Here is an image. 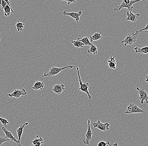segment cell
<instances>
[{
	"mask_svg": "<svg viewBox=\"0 0 148 146\" xmlns=\"http://www.w3.org/2000/svg\"><path fill=\"white\" fill-rule=\"evenodd\" d=\"M7 141L13 142L12 140L7 138L5 137L0 136V146L2 145L5 142H7Z\"/></svg>",
	"mask_w": 148,
	"mask_h": 146,
	"instance_id": "25",
	"label": "cell"
},
{
	"mask_svg": "<svg viewBox=\"0 0 148 146\" xmlns=\"http://www.w3.org/2000/svg\"><path fill=\"white\" fill-rule=\"evenodd\" d=\"M114 146H117L118 145V144H116V143H114V144H113Z\"/></svg>",
	"mask_w": 148,
	"mask_h": 146,
	"instance_id": "33",
	"label": "cell"
},
{
	"mask_svg": "<svg viewBox=\"0 0 148 146\" xmlns=\"http://www.w3.org/2000/svg\"><path fill=\"white\" fill-rule=\"evenodd\" d=\"M101 33H98L96 32L93 34L92 36H90V42H92L93 41H97L102 38Z\"/></svg>",
	"mask_w": 148,
	"mask_h": 146,
	"instance_id": "18",
	"label": "cell"
},
{
	"mask_svg": "<svg viewBox=\"0 0 148 146\" xmlns=\"http://www.w3.org/2000/svg\"><path fill=\"white\" fill-rule=\"evenodd\" d=\"M0 122L3 125L4 127H6V125L9 124V122L6 119L1 118V117H0Z\"/></svg>",
	"mask_w": 148,
	"mask_h": 146,
	"instance_id": "26",
	"label": "cell"
},
{
	"mask_svg": "<svg viewBox=\"0 0 148 146\" xmlns=\"http://www.w3.org/2000/svg\"><path fill=\"white\" fill-rule=\"evenodd\" d=\"M138 33H132V34H128L123 40L121 41V43H124L125 47L127 45H132L136 42L138 37Z\"/></svg>",
	"mask_w": 148,
	"mask_h": 146,
	"instance_id": "3",
	"label": "cell"
},
{
	"mask_svg": "<svg viewBox=\"0 0 148 146\" xmlns=\"http://www.w3.org/2000/svg\"><path fill=\"white\" fill-rule=\"evenodd\" d=\"M134 50L136 53L141 54H147L148 53V47H142L139 46L134 48Z\"/></svg>",
	"mask_w": 148,
	"mask_h": 146,
	"instance_id": "15",
	"label": "cell"
},
{
	"mask_svg": "<svg viewBox=\"0 0 148 146\" xmlns=\"http://www.w3.org/2000/svg\"><path fill=\"white\" fill-rule=\"evenodd\" d=\"M71 42L73 43L74 47H76L77 49H79V48H84L85 47V44L83 43L81 41H79L78 40H72Z\"/></svg>",
	"mask_w": 148,
	"mask_h": 146,
	"instance_id": "21",
	"label": "cell"
},
{
	"mask_svg": "<svg viewBox=\"0 0 148 146\" xmlns=\"http://www.w3.org/2000/svg\"><path fill=\"white\" fill-rule=\"evenodd\" d=\"M1 0H0V5H1Z\"/></svg>",
	"mask_w": 148,
	"mask_h": 146,
	"instance_id": "34",
	"label": "cell"
},
{
	"mask_svg": "<svg viewBox=\"0 0 148 146\" xmlns=\"http://www.w3.org/2000/svg\"><path fill=\"white\" fill-rule=\"evenodd\" d=\"M77 71V75H78L79 82V90H81L82 92L86 93L87 94L88 98L89 99H91V96L90 94L88 91L89 87V84L88 83H84L81 80V77H80V75L79 73V68L78 67H76Z\"/></svg>",
	"mask_w": 148,
	"mask_h": 146,
	"instance_id": "2",
	"label": "cell"
},
{
	"mask_svg": "<svg viewBox=\"0 0 148 146\" xmlns=\"http://www.w3.org/2000/svg\"><path fill=\"white\" fill-rule=\"evenodd\" d=\"M79 41H81L85 44V46H90L92 44L88 39L87 37H84L83 38H78L77 39Z\"/></svg>",
	"mask_w": 148,
	"mask_h": 146,
	"instance_id": "22",
	"label": "cell"
},
{
	"mask_svg": "<svg viewBox=\"0 0 148 146\" xmlns=\"http://www.w3.org/2000/svg\"><path fill=\"white\" fill-rule=\"evenodd\" d=\"M144 31H147L148 32V23L146 25V27H145L144 28L140 29V30H137V31H136V33H138L139 34V33H142V32H143Z\"/></svg>",
	"mask_w": 148,
	"mask_h": 146,
	"instance_id": "28",
	"label": "cell"
},
{
	"mask_svg": "<svg viewBox=\"0 0 148 146\" xmlns=\"http://www.w3.org/2000/svg\"><path fill=\"white\" fill-rule=\"evenodd\" d=\"M64 85L63 84H57L53 86L52 90L56 94L60 95L63 92H65Z\"/></svg>",
	"mask_w": 148,
	"mask_h": 146,
	"instance_id": "12",
	"label": "cell"
},
{
	"mask_svg": "<svg viewBox=\"0 0 148 146\" xmlns=\"http://www.w3.org/2000/svg\"><path fill=\"white\" fill-rule=\"evenodd\" d=\"M110 145V142H105L104 141H101L98 143L97 146H106Z\"/></svg>",
	"mask_w": 148,
	"mask_h": 146,
	"instance_id": "27",
	"label": "cell"
},
{
	"mask_svg": "<svg viewBox=\"0 0 148 146\" xmlns=\"http://www.w3.org/2000/svg\"><path fill=\"white\" fill-rule=\"evenodd\" d=\"M1 129L4 132L5 134V137L12 140L13 142L14 141V142H15L17 144V145L20 146L19 143H18V140H17V139H16V138L12 134L11 132H9L8 130L6 129V128H5L3 126L2 127Z\"/></svg>",
	"mask_w": 148,
	"mask_h": 146,
	"instance_id": "13",
	"label": "cell"
},
{
	"mask_svg": "<svg viewBox=\"0 0 148 146\" xmlns=\"http://www.w3.org/2000/svg\"><path fill=\"white\" fill-rule=\"evenodd\" d=\"M145 81L148 83V74L147 75V76L146 77V79H145Z\"/></svg>",
	"mask_w": 148,
	"mask_h": 146,
	"instance_id": "32",
	"label": "cell"
},
{
	"mask_svg": "<svg viewBox=\"0 0 148 146\" xmlns=\"http://www.w3.org/2000/svg\"><path fill=\"white\" fill-rule=\"evenodd\" d=\"M73 65H69V66H66V67H56V66H53L51 68H49V71L48 73H46V72H44L43 76L45 77H53L54 76L57 75L61 72V71H63L65 69H73Z\"/></svg>",
	"mask_w": 148,
	"mask_h": 146,
	"instance_id": "1",
	"label": "cell"
},
{
	"mask_svg": "<svg viewBox=\"0 0 148 146\" xmlns=\"http://www.w3.org/2000/svg\"><path fill=\"white\" fill-rule=\"evenodd\" d=\"M0 34H1V33H0ZM1 38H0V42H1Z\"/></svg>",
	"mask_w": 148,
	"mask_h": 146,
	"instance_id": "35",
	"label": "cell"
},
{
	"mask_svg": "<svg viewBox=\"0 0 148 146\" xmlns=\"http://www.w3.org/2000/svg\"><path fill=\"white\" fill-rule=\"evenodd\" d=\"M32 142V146H40L41 144H43V140L42 138L40 137L39 138L34 139V140L31 141Z\"/></svg>",
	"mask_w": 148,
	"mask_h": 146,
	"instance_id": "23",
	"label": "cell"
},
{
	"mask_svg": "<svg viewBox=\"0 0 148 146\" xmlns=\"http://www.w3.org/2000/svg\"><path fill=\"white\" fill-rule=\"evenodd\" d=\"M3 10V11H4V16H9L10 14H11V12L13 13H14V12L12 7H10V6L7 4V5H6V6H5V7Z\"/></svg>",
	"mask_w": 148,
	"mask_h": 146,
	"instance_id": "20",
	"label": "cell"
},
{
	"mask_svg": "<svg viewBox=\"0 0 148 146\" xmlns=\"http://www.w3.org/2000/svg\"><path fill=\"white\" fill-rule=\"evenodd\" d=\"M62 14L64 16H71L73 19H74L75 23H78L79 20H80L84 22V21L82 20V19H80V18H79L80 16L82 14V12L81 11H79V12H78L77 13L75 12H68L66 10H64L62 12Z\"/></svg>",
	"mask_w": 148,
	"mask_h": 146,
	"instance_id": "9",
	"label": "cell"
},
{
	"mask_svg": "<svg viewBox=\"0 0 148 146\" xmlns=\"http://www.w3.org/2000/svg\"><path fill=\"white\" fill-rule=\"evenodd\" d=\"M6 5H7V3H6V2L4 0H1V6L3 10V9H4L5 7V6H6Z\"/></svg>",
	"mask_w": 148,
	"mask_h": 146,
	"instance_id": "30",
	"label": "cell"
},
{
	"mask_svg": "<svg viewBox=\"0 0 148 146\" xmlns=\"http://www.w3.org/2000/svg\"><path fill=\"white\" fill-rule=\"evenodd\" d=\"M27 94L25 90L22 88L21 89H16L11 94H7L6 96L10 97H14L16 99H18L22 96H25Z\"/></svg>",
	"mask_w": 148,
	"mask_h": 146,
	"instance_id": "10",
	"label": "cell"
},
{
	"mask_svg": "<svg viewBox=\"0 0 148 146\" xmlns=\"http://www.w3.org/2000/svg\"><path fill=\"white\" fill-rule=\"evenodd\" d=\"M88 53L92 55H96L98 53V49L97 46L92 44L90 47V49L88 50Z\"/></svg>",
	"mask_w": 148,
	"mask_h": 146,
	"instance_id": "19",
	"label": "cell"
},
{
	"mask_svg": "<svg viewBox=\"0 0 148 146\" xmlns=\"http://www.w3.org/2000/svg\"><path fill=\"white\" fill-rule=\"evenodd\" d=\"M108 66L111 69H115L116 68V63L114 57L111 56L110 60H108Z\"/></svg>",
	"mask_w": 148,
	"mask_h": 146,
	"instance_id": "17",
	"label": "cell"
},
{
	"mask_svg": "<svg viewBox=\"0 0 148 146\" xmlns=\"http://www.w3.org/2000/svg\"><path fill=\"white\" fill-rule=\"evenodd\" d=\"M44 83L42 81H37L33 85V86L32 87V89L35 90H42L44 88Z\"/></svg>",
	"mask_w": 148,
	"mask_h": 146,
	"instance_id": "16",
	"label": "cell"
},
{
	"mask_svg": "<svg viewBox=\"0 0 148 146\" xmlns=\"http://www.w3.org/2000/svg\"><path fill=\"white\" fill-rule=\"evenodd\" d=\"M94 128H97L103 132H106L110 129V124L109 123H102L99 120L95 122L92 124Z\"/></svg>",
	"mask_w": 148,
	"mask_h": 146,
	"instance_id": "7",
	"label": "cell"
},
{
	"mask_svg": "<svg viewBox=\"0 0 148 146\" xmlns=\"http://www.w3.org/2000/svg\"><path fill=\"white\" fill-rule=\"evenodd\" d=\"M90 120H88V129L86 133L85 136L86 138L83 140V142L85 145H89L90 141V140H94V138H92V131L90 128Z\"/></svg>",
	"mask_w": 148,
	"mask_h": 146,
	"instance_id": "8",
	"label": "cell"
},
{
	"mask_svg": "<svg viewBox=\"0 0 148 146\" xmlns=\"http://www.w3.org/2000/svg\"><path fill=\"white\" fill-rule=\"evenodd\" d=\"M29 125L28 123H25L23 125H20L19 127L17 128L16 130V133H17V136H18V141L20 146H22L20 144V140H21V137H22V135H23V130H24V127Z\"/></svg>",
	"mask_w": 148,
	"mask_h": 146,
	"instance_id": "14",
	"label": "cell"
},
{
	"mask_svg": "<svg viewBox=\"0 0 148 146\" xmlns=\"http://www.w3.org/2000/svg\"><path fill=\"white\" fill-rule=\"evenodd\" d=\"M6 2V3H7V4H8L9 5V6H10V7H11V5H10V1H9V0H4Z\"/></svg>",
	"mask_w": 148,
	"mask_h": 146,
	"instance_id": "31",
	"label": "cell"
},
{
	"mask_svg": "<svg viewBox=\"0 0 148 146\" xmlns=\"http://www.w3.org/2000/svg\"><path fill=\"white\" fill-rule=\"evenodd\" d=\"M143 0H131L130 3L128 4H125L122 1V3L120 5H118L114 9L115 12H119L122 9H127L128 10L132 11L133 10V5L138 2L141 1ZM148 1V0H147Z\"/></svg>",
	"mask_w": 148,
	"mask_h": 146,
	"instance_id": "4",
	"label": "cell"
},
{
	"mask_svg": "<svg viewBox=\"0 0 148 146\" xmlns=\"http://www.w3.org/2000/svg\"><path fill=\"white\" fill-rule=\"evenodd\" d=\"M127 18L126 20L129 21L132 23H135L140 16V14H134L132 12V11L128 10L126 13Z\"/></svg>",
	"mask_w": 148,
	"mask_h": 146,
	"instance_id": "11",
	"label": "cell"
},
{
	"mask_svg": "<svg viewBox=\"0 0 148 146\" xmlns=\"http://www.w3.org/2000/svg\"><path fill=\"white\" fill-rule=\"evenodd\" d=\"M61 1H66L67 3V5H69L71 3H75L77 2L78 0H61Z\"/></svg>",
	"mask_w": 148,
	"mask_h": 146,
	"instance_id": "29",
	"label": "cell"
},
{
	"mask_svg": "<svg viewBox=\"0 0 148 146\" xmlns=\"http://www.w3.org/2000/svg\"><path fill=\"white\" fill-rule=\"evenodd\" d=\"M25 24L23 23L18 21L16 24V27L18 32H22L24 29Z\"/></svg>",
	"mask_w": 148,
	"mask_h": 146,
	"instance_id": "24",
	"label": "cell"
},
{
	"mask_svg": "<svg viewBox=\"0 0 148 146\" xmlns=\"http://www.w3.org/2000/svg\"><path fill=\"white\" fill-rule=\"evenodd\" d=\"M125 112V114H130L133 113H145V112L143 109L140 108L136 104L131 103L127 107V110Z\"/></svg>",
	"mask_w": 148,
	"mask_h": 146,
	"instance_id": "5",
	"label": "cell"
},
{
	"mask_svg": "<svg viewBox=\"0 0 148 146\" xmlns=\"http://www.w3.org/2000/svg\"><path fill=\"white\" fill-rule=\"evenodd\" d=\"M136 90L138 91L139 99L140 101V104H143V101H145L146 104H148V94L143 88H139L138 86H136Z\"/></svg>",
	"mask_w": 148,
	"mask_h": 146,
	"instance_id": "6",
	"label": "cell"
}]
</instances>
